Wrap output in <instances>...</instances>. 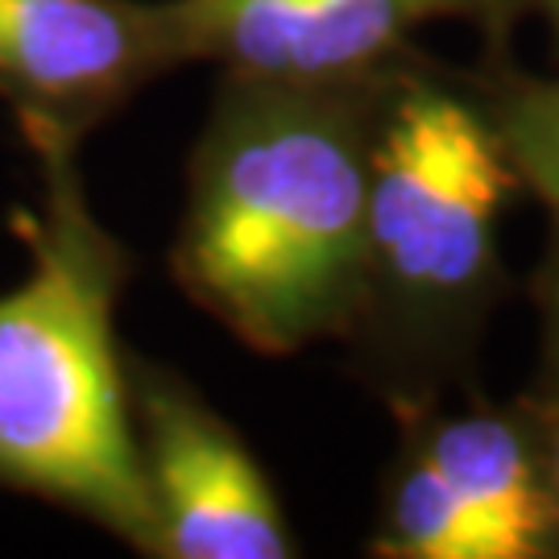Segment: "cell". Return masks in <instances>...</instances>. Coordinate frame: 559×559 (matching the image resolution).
Segmentation results:
<instances>
[{"label": "cell", "mask_w": 559, "mask_h": 559, "mask_svg": "<svg viewBox=\"0 0 559 559\" xmlns=\"http://www.w3.org/2000/svg\"><path fill=\"white\" fill-rule=\"evenodd\" d=\"M522 187L489 80L406 55L385 75L348 336L394 411L440 402L506 290L501 207Z\"/></svg>", "instance_id": "obj_2"}, {"label": "cell", "mask_w": 559, "mask_h": 559, "mask_svg": "<svg viewBox=\"0 0 559 559\" xmlns=\"http://www.w3.org/2000/svg\"><path fill=\"white\" fill-rule=\"evenodd\" d=\"M531 419H535V431H539L543 473H547V493H551V514H556V535H559V381L556 390H551V399L531 406Z\"/></svg>", "instance_id": "obj_10"}, {"label": "cell", "mask_w": 559, "mask_h": 559, "mask_svg": "<svg viewBox=\"0 0 559 559\" xmlns=\"http://www.w3.org/2000/svg\"><path fill=\"white\" fill-rule=\"evenodd\" d=\"M493 117L522 187H531L559 224V80H489Z\"/></svg>", "instance_id": "obj_9"}, {"label": "cell", "mask_w": 559, "mask_h": 559, "mask_svg": "<svg viewBox=\"0 0 559 559\" xmlns=\"http://www.w3.org/2000/svg\"><path fill=\"white\" fill-rule=\"evenodd\" d=\"M399 419L406 440L440 468L477 522L489 559L556 556V514L531 406L473 402L464 411H440V402H427L399 411Z\"/></svg>", "instance_id": "obj_7"}, {"label": "cell", "mask_w": 559, "mask_h": 559, "mask_svg": "<svg viewBox=\"0 0 559 559\" xmlns=\"http://www.w3.org/2000/svg\"><path fill=\"white\" fill-rule=\"evenodd\" d=\"M41 207H13L29 274L0 295V489L154 556L117 307L133 258L87 207L75 154L38 158Z\"/></svg>", "instance_id": "obj_3"}, {"label": "cell", "mask_w": 559, "mask_h": 559, "mask_svg": "<svg viewBox=\"0 0 559 559\" xmlns=\"http://www.w3.org/2000/svg\"><path fill=\"white\" fill-rule=\"evenodd\" d=\"M531 0H170L182 62L282 83L369 80L415 55L431 21H468L506 46Z\"/></svg>", "instance_id": "obj_6"}, {"label": "cell", "mask_w": 559, "mask_h": 559, "mask_svg": "<svg viewBox=\"0 0 559 559\" xmlns=\"http://www.w3.org/2000/svg\"><path fill=\"white\" fill-rule=\"evenodd\" d=\"M369 556L381 559H489L477 522L460 506L443 473L411 440L385 480Z\"/></svg>", "instance_id": "obj_8"}, {"label": "cell", "mask_w": 559, "mask_h": 559, "mask_svg": "<svg viewBox=\"0 0 559 559\" xmlns=\"http://www.w3.org/2000/svg\"><path fill=\"white\" fill-rule=\"evenodd\" d=\"M535 4V13H543V21L551 25V38H556V50H559V0H531Z\"/></svg>", "instance_id": "obj_12"}, {"label": "cell", "mask_w": 559, "mask_h": 559, "mask_svg": "<svg viewBox=\"0 0 559 559\" xmlns=\"http://www.w3.org/2000/svg\"><path fill=\"white\" fill-rule=\"evenodd\" d=\"M175 67L170 0H0V104L34 158L80 154Z\"/></svg>", "instance_id": "obj_4"}, {"label": "cell", "mask_w": 559, "mask_h": 559, "mask_svg": "<svg viewBox=\"0 0 559 559\" xmlns=\"http://www.w3.org/2000/svg\"><path fill=\"white\" fill-rule=\"evenodd\" d=\"M385 75H224L212 100L170 270L253 353L290 357L353 328Z\"/></svg>", "instance_id": "obj_1"}, {"label": "cell", "mask_w": 559, "mask_h": 559, "mask_svg": "<svg viewBox=\"0 0 559 559\" xmlns=\"http://www.w3.org/2000/svg\"><path fill=\"white\" fill-rule=\"evenodd\" d=\"M539 295H543V320H547V344H551V360H556V381H559V245L547 270L539 278Z\"/></svg>", "instance_id": "obj_11"}, {"label": "cell", "mask_w": 559, "mask_h": 559, "mask_svg": "<svg viewBox=\"0 0 559 559\" xmlns=\"http://www.w3.org/2000/svg\"><path fill=\"white\" fill-rule=\"evenodd\" d=\"M129 399L154 510V559L295 556V535L265 468L191 381L129 357Z\"/></svg>", "instance_id": "obj_5"}]
</instances>
